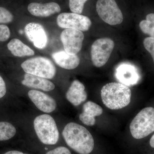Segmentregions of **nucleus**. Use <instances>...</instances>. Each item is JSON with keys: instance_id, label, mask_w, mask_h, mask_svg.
I'll return each mask as SVG.
<instances>
[{"instance_id": "nucleus-13", "label": "nucleus", "mask_w": 154, "mask_h": 154, "mask_svg": "<svg viewBox=\"0 0 154 154\" xmlns=\"http://www.w3.org/2000/svg\"><path fill=\"white\" fill-rule=\"evenodd\" d=\"M103 112L100 105L92 101H88L83 105V112L80 114L79 118L87 126H94L96 123L95 117L102 115Z\"/></svg>"}, {"instance_id": "nucleus-8", "label": "nucleus", "mask_w": 154, "mask_h": 154, "mask_svg": "<svg viewBox=\"0 0 154 154\" xmlns=\"http://www.w3.org/2000/svg\"><path fill=\"white\" fill-rule=\"evenodd\" d=\"M57 22L61 28L82 31H88L92 25L91 19L88 17L73 13H62L58 16Z\"/></svg>"}, {"instance_id": "nucleus-4", "label": "nucleus", "mask_w": 154, "mask_h": 154, "mask_svg": "<svg viewBox=\"0 0 154 154\" xmlns=\"http://www.w3.org/2000/svg\"><path fill=\"white\" fill-rule=\"evenodd\" d=\"M130 131L136 139L146 137L154 131V108L146 107L140 111L130 125Z\"/></svg>"}, {"instance_id": "nucleus-9", "label": "nucleus", "mask_w": 154, "mask_h": 154, "mask_svg": "<svg viewBox=\"0 0 154 154\" xmlns=\"http://www.w3.org/2000/svg\"><path fill=\"white\" fill-rule=\"evenodd\" d=\"M85 36L82 31L65 29L60 34V39L65 51L70 54H77L82 47Z\"/></svg>"}, {"instance_id": "nucleus-17", "label": "nucleus", "mask_w": 154, "mask_h": 154, "mask_svg": "<svg viewBox=\"0 0 154 154\" xmlns=\"http://www.w3.org/2000/svg\"><path fill=\"white\" fill-rule=\"evenodd\" d=\"M22 83L28 88L39 89L46 92L51 91L55 88V85L48 79L34 75L26 73Z\"/></svg>"}, {"instance_id": "nucleus-3", "label": "nucleus", "mask_w": 154, "mask_h": 154, "mask_svg": "<svg viewBox=\"0 0 154 154\" xmlns=\"http://www.w3.org/2000/svg\"><path fill=\"white\" fill-rule=\"evenodd\" d=\"M36 135L42 143L54 145L58 141L59 133L54 119L47 114L36 116L33 121Z\"/></svg>"}, {"instance_id": "nucleus-25", "label": "nucleus", "mask_w": 154, "mask_h": 154, "mask_svg": "<svg viewBox=\"0 0 154 154\" xmlns=\"http://www.w3.org/2000/svg\"><path fill=\"white\" fill-rule=\"evenodd\" d=\"M46 154H72L69 150L64 146H59L46 153Z\"/></svg>"}, {"instance_id": "nucleus-11", "label": "nucleus", "mask_w": 154, "mask_h": 154, "mask_svg": "<svg viewBox=\"0 0 154 154\" xmlns=\"http://www.w3.org/2000/svg\"><path fill=\"white\" fill-rule=\"evenodd\" d=\"M28 96L36 107L45 113H51L56 108L57 103L55 100L41 91L30 90L28 92Z\"/></svg>"}, {"instance_id": "nucleus-15", "label": "nucleus", "mask_w": 154, "mask_h": 154, "mask_svg": "<svg viewBox=\"0 0 154 154\" xmlns=\"http://www.w3.org/2000/svg\"><path fill=\"white\" fill-rule=\"evenodd\" d=\"M28 10L31 15L37 17H49L61 11L60 7L55 2H49L45 4L31 3L28 5Z\"/></svg>"}, {"instance_id": "nucleus-22", "label": "nucleus", "mask_w": 154, "mask_h": 154, "mask_svg": "<svg viewBox=\"0 0 154 154\" xmlns=\"http://www.w3.org/2000/svg\"><path fill=\"white\" fill-rule=\"evenodd\" d=\"M14 20V16L7 9L0 7V23L8 24Z\"/></svg>"}, {"instance_id": "nucleus-20", "label": "nucleus", "mask_w": 154, "mask_h": 154, "mask_svg": "<svg viewBox=\"0 0 154 154\" xmlns=\"http://www.w3.org/2000/svg\"><path fill=\"white\" fill-rule=\"evenodd\" d=\"M139 26L144 33L154 38V14H148L146 20L141 21Z\"/></svg>"}, {"instance_id": "nucleus-6", "label": "nucleus", "mask_w": 154, "mask_h": 154, "mask_svg": "<svg viewBox=\"0 0 154 154\" xmlns=\"http://www.w3.org/2000/svg\"><path fill=\"white\" fill-rule=\"evenodd\" d=\"M96 10L100 18L109 25H119L123 21V14L115 0H98Z\"/></svg>"}, {"instance_id": "nucleus-24", "label": "nucleus", "mask_w": 154, "mask_h": 154, "mask_svg": "<svg viewBox=\"0 0 154 154\" xmlns=\"http://www.w3.org/2000/svg\"><path fill=\"white\" fill-rule=\"evenodd\" d=\"M11 36V31L8 26L5 25H0V42H5Z\"/></svg>"}, {"instance_id": "nucleus-5", "label": "nucleus", "mask_w": 154, "mask_h": 154, "mask_svg": "<svg viewBox=\"0 0 154 154\" xmlns=\"http://www.w3.org/2000/svg\"><path fill=\"white\" fill-rule=\"evenodd\" d=\"M21 67L26 73L51 79L55 76L56 69L53 63L43 57L32 58L23 62Z\"/></svg>"}, {"instance_id": "nucleus-12", "label": "nucleus", "mask_w": 154, "mask_h": 154, "mask_svg": "<svg viewBox=\"0 0 154 154\" xmlns=\"http://www.w3.org/2000/svg\"><path fill=\"white\" fill-rule=\"evenodd\" d=\"M116 76L122 84L127 86L135 85L139 79L136 68L134 66L127 63L121 64L117 67Z\"/></svg>"}, {"instance_id": "nucleus-16", "label": "nucleus", "mask_w": 154, "mask_h": 154, "mask_svg": "<svg viewBox=\"0 0 154 154\" xmlns=\"http://www.w3.org/2000/svg\"><path fill=\"white\" fill-rule=\"evenodd\" d=\"M52 57L57 65L66 69H73L80 63V58L78 55L69 54L63 51L54 53Z\"/></svg>"}, {"instance_id": "nucleus-1", "label": "nucleus", "mask_w": 154, "mask_h": 154, "mask_svg": "<svg viewBox=\"0 0 154 154\" xmlns=\"http://www.w3.org/2000/svg\"><path fill=\"white\" fill-rule=\"evenodd\" d=\"M63 136L67 145L79 154H90L94 148V140L91 132L85 127L71 122L65 126Z\"/></svg>"}, {"instance_id": "nucleus-18", "label": "nucleus", "mask_w": 154, "mask_h": 154, "mask_svg": "<svg viewBox=\"0 0 154 154\" xmlns=\"http://www.w3.org/2000/svg\"><path fill=\"white\" fill-rule=\"evenodd\" d=\"M8 49L14 56L23 57L34 55V51L18 38H14L7 45Z\"/></svg>"}, {"instance_id": "nucleus-2", "label": "nucleus", "mask_w": 154, "mask_h": 154, "mask_svg": "<svg viewBox=\"0 0 154 154\" xmlns=\"http://www.w3.org/2000/svg\"><path fill=\"white\" fill-rule=\"evenodd\" d=\"M102 102L111 110H119L129 105L131 93L128 86L117 82H111L103 86L101 91Z\"/></svg>"}, {"instance_id": "nucleus-26", "label": "nucleus", "mask_w": 154, "mask_h": 154, "mask_svg": "<svg viewBox=\"0 0 154 154\" xmlns=\"http://www.w3.org/2000/svg\"><path fill=\"white\" fill-rule=\"evenodd\" d=\"M7 92V88L5 81L0 75V99L3 98Z\"/></svg>"}, {"instance_id": "nucleus-27", "label": "nucleus", "mask_w": 154, "mask_h": 154, "mask_svg": "<svg viewBox=\"0 0 154 154\" xmlns=\"http://www.w3.org/2000/svg\"><path fill=\"white\" fill-rule=\"evenodd\" d=\"M4 154H27L24 153L22 152H21L18 151H9L5 153Z\"/></svg>"}, {"instance_id": "nucleus-10", "label": "nucleus", "mask_w": 154, "mask_h": 154, "mask_svg": "<svg viewBox=\"0 0 154 154\" xmlns=\"http://www.w3.org/2000/svg\"><path fill=\"white\" fill-rule=\"evenodd\" d=\"M25 32L28 39L36 48L43 49L48 42L46 31L39 23L31 22L25 26Z\"/></svg>"}, {"instance_id": "nucleus-14", "label": "nucleus", "mask_w": 154, "mask_h": 154, "mask_svg": "<svg viewBox=\"0 0 154 154\" xmlns=\"http://www.w3.org/2000/svg\"><path fill=\"white\" fill-rule=\"evenodd\" d=\"M88 97L84 85L78 80L72 82L66 94L68 101L75 106H78L85 102Z\"/></svg>"}, {"instance_id": "nucleus-28", "label": "nucleus", "mask_w": 154, "mask_h": 154, "mask_svg": "<svg viewBox=\"0 0 154 154\" xmlns=\"http://www.w3.org/2000/svg\"><path fill=\"white\" fill-rule=\"evenodd\" d=\"M150 145L153 148H154V134L151 138L150 140L149 141Z\"/></svg>"}, {"instance_id": "nucleus-21", "label": "nucleus", "mask_w": 154, "mask_h": 154, "mask_svg": "<svg viewBox=\"0 0 154 154\" xmlns=\"http://www.w3.org/2000/svg\"><path fill=\"white\" fill-rule=\"evenodd\" d=\"M88 0H69V7L72 13L82 14L85 4Z\"/></svg>"}, {"instance_id": "nucleus-23", "label": "nucleus", "mask_w": 154, "mask_h": 154, "mask_svg": "<svg viewBox=\"0 0 154 154\" xmlns=\"http://www.w3.org/2000/svg\"><path fill=\"white\" fill-rule=\"evenodd\" d=\"M143 45L145 49L150 54L154 63V38L148 37L145 38Z\"/></svg>"}, {"instance_id": "nucleus-7", "label": "nucleus", "mask_w": 154, "mask_h": 154, "mask_svg": "<svg viewBox=\"0 0 154 154\" xmlns=\"http://www.w3.org/2000/svg\"><path fill=\"white\" fill-rule=\"evenodd\" d=\"M114 47V42L109 38H99L91 46V57L93 64L97 67L105 65L109 60Z\"/></svg>"}, {"instance_id": "nucleus-19", "label": "nucleus", "mask_w": 154, "mask_h": 154, "mask_svg": "<svg viewBox=\"0 0 154 154\" xmlns=\"http://www.w3.org/2000/svg\"><path fill=\"white\" fill-rule=\"evenodd\" d=\"M16 128L11 123L7 122H0V141L8 140L16 134Z\"/></svg>"}]
</instances>
